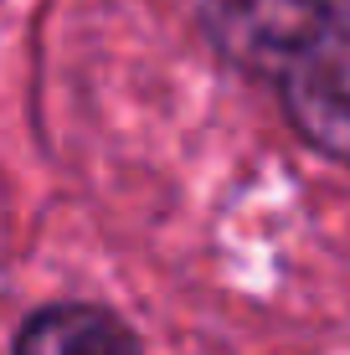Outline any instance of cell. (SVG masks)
Listing matches in <instances>:
<instances>
[{
	"label": "cell",
	"mask_w": 350,
	"mask_h": 355,
	"mask_svg": "<svg viewBox=\"0 0 350 355\" xmlns=\"http://www.w3.org/2000/svg\"><path fill=\"white\" fill-rule=\"evenodd\" d=\"M350 0H196L201 31L227 67L279 83Z\"/></svg>",
	"instance_id": "1"
},
{
	"label": "cell",
	"mask_w": 350,
	"mask_h": 355,
	"mask_svg": "<svg viewBox=\"0 0 350 355\" xmlns=\"http://www.w3.org/2000/svg\"><path fill=\"white\" fill-rule=\"evenodd\" d=\"M10 355H144L134 329L103 304L82 299H57L31 309L16 329Z\"/></svg>",
	"instance_id": "3"
},
{
	"label": "cell",
	"mask_w": 350,
	"mask_h": 355,
	"mask_svg": "<svg viewBox=\"0 0 350 355\" xmlns=\"http://www.w3.org/2000/svg\"><path fill=\"white\" fill-rule=\"evenodd\" d=\"M279 98L309 150L350 165V6L294 57L279 78Z\"/></svg>",
	"instance_id": "2"
}]
</instances>
